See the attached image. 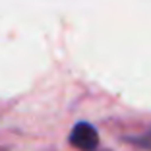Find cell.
<instances>
[{
    "label": "cell",
    "mask_w": 151,
    "mask_h": 151,
    "mask_svg": "<svg viewBox=\"0 0 151 151\" xmlns=\"http://www.w3.org/2000/svg\"><path fill=\"white\" fill-rule=\"evenodd\" d=\"M70 143L80 151H95L99 147V132L89 122H78L70 132Z\"/></svg>",
    "instance_id": "cell-1"
},
{
    "label": "cell",
    "mask_w": 151,
    "mask_h": 151,
    "mask_svg": "<svg viewBox=\"0 0 151 151\" xmlns=\"http://www.w3.org/2000/svg\"><path fill=\"white\" fill-rule=\"evenodd\" d=\"M126 142L142 147V149H151V132H145L143 136H139V138H126Z\"/></svg>",
    "instance_id": "cell-2"
}]
</instances>
